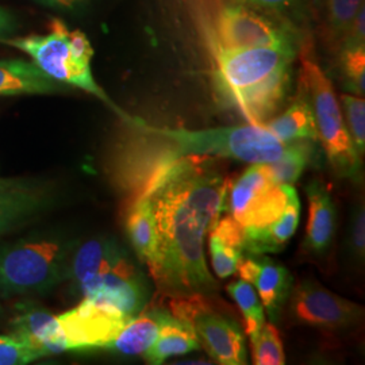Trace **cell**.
I'll return each mask as SVG.
<instances>
[{"instance_id": "obj_20", "label": "cell", "mask_w": 365, "mask_h": 365, "mask_svg": "<svg viewBox=\"0 0 365 365\" xmlns=\"http://www.w3.org/2000/svg\"><path fill=\"white\" fill-rule=\"evenodd\" d=\"M244 227L232 215L220 218L210 230L209 249L211 265L222 279L237 272L244 257Z\"/></svg>"}, {"instance_id": "obj_14", "label": "cell", "mask_w": 365, "mask_h": 365, "mask_svg": "<svg viewBox=\"0 0 365 365\" xmlns=\"http://www.w3.org/2000/svg\"><path fill=\"white\" fill-rule=\"evenodd\" d=\"M49 191L36 182H9L0 185V235L26 225L51 203Z\"/></svg>"}, {"instance_id": "obj_29", "label": "cell", "mask_w": 365, "mask_h": 365, "mask_svg": "<svg viewBox=\"0 0 365 365\" xmlns=\"http://www.w3.org/2000/svg\"><path fill=\"white\" fill-rule=\"evenodd\" d=\"M253 363L257 365H282L286 356L280 334L272 324H265L256 339L250 341Z\"/></svg>"}, {"instance_id": "obj_6", "label": "cell", "mask_w": 365, "mask_h": 365, "mask_svg": "<svg viewBox=\"0 0 365 365\" xmlns=\"http://www.w3.org/2000/svg\"><path fill=\"white\" fill-rule=\"evenodd\" d=\"M310 45L302 43L299 51L300 83L307 93L318 131L331 165L344 176H356L360 170V155L346 129L336 92L322 68L314 60Z\"/></svg>"}, {"instance_id": "obj_22", "label": "cell", "mask_w": 365, "mask_h": 365, "mask_svg": "<svg viewBox=\"0 0 365 365\" xmlns=\"http://www.w3.org/2000/svg\"><path fill=\"white\" fill-rule=\"evenodd\" d=\"M264 128L271 131L277 140H280L284 144L300 140H318L313 110L302 83L299 84V92L297 99L283 114L269 119L264 125Z\"/></svg>"}, {"instance_id": "obj_13", "label": "cell", "mask_w": 365, "mask_h": 365, "mask_svg": "<svg viewBox=\"0 0 365 365\" xmlns=\"http://www.w3.org/2000/svg\"><path fill=\"white\" fill-rule=\"evenodd\" d=\"M237 272L242 280L256 287L261 304L265 307L269 318L276 321L291 288V276L287 269L268 257H242Z\"/></svg>"}, {"instance_id": "obj_15", "label": "cell", "mask_w": 365, "mask_h": 365, "mask_svg": "<svg viewBox=\"0 0 365 365\" xmlns=\"http://www.w3.org/2000/svg\"><path fill=\"white\" fill-rule=\"evenodd\" d=\"M11 325L14 334L24 339L38 359L66 351L58 319L46 310L25 306L15 315Z\"/></svg>"}, {"instance_id": "obj_5", "label": "cell", "mask_w": 365, "mask_h": 365, "mask_svg": "<svg viewBox=\"0 0 365 365\" xmlns=\"http://www.w3.org/2000/svg\"><path fill=\"white\" fill-rule=\"evenodd\" d=\"M73 244L39 235L0 247V297L42 294L68 279Z\"/></svg>"}, {"instance_id": "obj_36", "label": "cell", "mask_w": 365, "mask_h": 365, "mask_svg": "<svg viewBox=\"0 0 365 365\" xmlns=\"http://www.w3.org/2000/svg\"><path fill=\"white\" fill-rule=\"evenodd\" d=\"M41 3L51 6V7H58V9H69L75 4L80 3L81 0H38Z\"/></svg>"}, {"instance_id": "obj_34", "label": "cell", "mask_w": 365, "mask_h": 365, "mask_svg": "<svg viewBox=\"0 0 365 365\" xmlns=\"http://www.w3.org/2000/svg\"><path fill=\"white\" fill-rule=\"evenodd\" d=\"M197 3V19L199 25L202 27L203 36H209L211 29H212V22L215 18V14L218 11L220 6L217 0H196Z\"/></svg>"}, {"instance_id": "obj_21", "label": "cell", "mask_w": 365, "mask_h": 365, "mask_svg": "<svg viewBox=\"0 0 365 365\" xmlns=\"http://www.w3.org/2000/svg\"><path fill=\"white\" fill-rule=\"evenodd\" d=\"M200 342L195 329L187 319L167 313L152 346L144 353L149 364H163L173 356H182L197 351Z\"/></svg>"}, {"instance_id": "obj_32", "label": "cell", "mask_w": 365, "mask_h": 365, "mask_svg": "<svg viewBox=\"0 0 365 365\" xmlns=\"http://www.w3.org/2000/svg\"><path fill=\"white\" fill-rule=\"evenodd\" d=\"M229 1L244 4L264 13L274 14L288 21H292V18L298 14L300 3H302V0H229Z\"/></svg>"}, {"instance_id": "obj_10", "label": "cell", "mask_w": 365, "mask_h": 365, "mask_svg": "<svg viewBox=\"0 0 365 365\" xmlns=\"http://www.w3.org/2000/svg\"><path fill=\"white\" fill-rule=\"evenodd\" d=\"M66 351L105 349L130 321L117 309L83 299L78 307L57 317Z\"/></svg>"}, {"instance_id": "obj_30", "label": "cell", "mask_w": 365, "mask_h": 365, "mask_svg": "<svg viewBox=\"0 0 365 365\" xmlns=\"http://www.w3.org/2000/svg\"><path fill=\"white\" fill-rule=\"evenodd\" d=\"M342 106L345 113V125L352 138L353 145L360 156L365 149V101L363 96L342 95Z\"/></svg>"}, {"instance_id": "obj_16", "label": "cell", "mask_w": 365, "mask_h": 365, "mask_svg": "<svg viewBox=\"0 0 365 365\" xmlns=\"http://www.w3.org/2000/svg\"><path fill=\"white\" fill-rule=\"evenodd\" d=\"M126 257V252L114 240H90L73 250L69 261L68 279L78 289L92 277L107 272Z\"/></svg>"}, {"instance_id": "obj_9", "label": "cell", "mask_w": 365, "mask_h": 365, "mask_svg": "<svg viewBox=\"0 0 365 365\" xmlns=\"http://www.w3.org/2000/svg\"><path fill=\"white\" fill-rule=\"evenodd\" d=\"M205 297L172 298L173 315L192 324L199 342L217 363L247 364L244 333L232 318L210 310Z\"/></svg>"}, {"instance_id": "obj_33", "label": "cell", "mask_w": 365, "mask_h": 365, "mask_svg": "<svg viewBox=\"0 0 365 365\" xmlns=\"http://www.w3.org/2000/svg\"><path fill=\"white\" fill-rule=\"evenodd\" d=\"M351 250L357 259L364 257L365 250V214L364 206L354 210L351 223Z\"/></svg>"}, {"instance_id": "obj_35", "label": "cell", "mask_w": 365, "mask_h": 365, "mask_svg": "<svg viewBox=\"0 0 365 365\" xmlns=\"http://www.w3.org/2000/svg\"><path fill=\"white\" fill-rule=\"evenodd\" d=\"M16 29V22L14 19L13 15L0 7V42L4 39L10 38Z\"/></svg>"}, {"instance_id": "obj_2", "label": "cell", "mask_w": 365, "mask_h": 365, "mask_svg": "<svg viewBox=\"0 0 365 365\" xmlns=\"http://www.w3.org/2000/svg\"><path fill=\"white\" fill-rule=\"evenodd\" d=\"M119 119L122 129L111 150L108 175L130 202L148 194L161 175L184 158L226 157L271 164L287 148L268 129L252 123L187 130L157 128L129 114Z\"/></svg>"}, {"instance_id": "obj_4", "label": "cell", "mask_w": 365, "mask_h": 365, "mask_svg": "<svg viewBox=\"0 0 365 365\" xmlns=\"http://www.w3.org/2000/svg\"><path fill=\"white\" fill-rule=\"evenodd\" d=\"M1 43L26 53L33 63L53 80L91 93L108 106L118 117L128 115L95 81L91 68L93 49L83 31L69 30L61 19H52L49 33L45 36L7 38Z\"/></svg>"}, {"instance_id": "obj_25", "label": "cell", "mask_w": 365, "mask_h": 365, "mask_svg": "<svg viewBox=\"0 0 365 365\" xmlns=\"http://www.w3.org/2000/svg\"><path fill=\"white\" fill-rule=\"evenodd\" d=\"M312 143L307 140L288 143L282 157L274 163L267 164L274 182L292 185L299 179L312 156Z\"/></svg>"}, {"instance_id": "obj_3", "label": "cell", "mask_w": 365, "mask_h": 365, "mask_svg": "<svg viewBox=\"0 0 365 365\" xmlns=\"http://www.w3.org/2000/svg\"><path fill=\"white\" fill-rule=\"evenodd\" d=\"M300 46L211 51L218 98L249 123L264 126L287 98Z\"/></svg>"}, {"instance_id": "obj_8", "label": "cell", "mask_w": 365, "mask_h": 365, "mask_svg": "<svg viewBox=\"0 0 365 365\" xmlns=\"http://www.w3.org/2000/svg\"><path fill=\"white\" fill-rule=\"evenodd\" d=\"M292 188L274 182L267 164H255L227 191L229 215L245 230L260 229L282 215Z\"/></svg>"}, {"instance_id": "obj_31", "label": "cell", "mask_w": 365, "mask_h": 365, "mask_svg": "<svg viewBox=\"0 0 365 365\" xmlns=\"http://www.w3.org/2000/svg\"><path fill=\"white\" fill-rule=\"evenodd\" d=\"M37 359L38 356L26 342L14 333L11 336H0V365L27 364Z\"/></svg>"}, {"instance_id": "obj_19", "label": "cell", "mask_w": 365, "mask_h": 365, "mask_svg": "<svg viewBox=\"0 0 365 365\" xmlns=\"http://www.w3.org/2000/svg\"><path fill=\"white\" fill-rule=\"evenodd\" d=\"M309 222L306 229V247L315 253L325 252L336 232V207L327 187L318 180L309 184Z\"/></svg>"}, {"instance_id": "obj_26", "label": "cell", "mask_w": 365, "mask_h": 365, "mask_svg": "<svg viewBox=\"0 0 365 365\" xmlns=\"http://www.w3.org/2000/svg\"><path fill=\"white\" fill-rule=\"evenodd\" d=\"M227 292L233 298L237 306L240 307L244 322H245V331L250 341L257 337L261 329L265 325V317L261 304L260 298L256 294L255 288L245 280L233 282L227 286Z\"/></svg>"}, {"instance_id": "obj_18", "label": "cell", "mask_w": 365, "mask_h": 365, "mask_svg": "<svg viewBox=\"0 0 365 365\" xmlns=\"http://www.w3.org/2000/svg\"><path fill=\"white\" fill-rule=\"evenodd\" d=\"M66 86L49 78L33 61H0V96L49 95L66 91Z\"/></svg>"}, {"instance_id": "obj_24", "label": "cell", "mask_w": 365, "mask_h": 365, "mask_svg": "<svg viewBox=\"0 0 365 365\" xmlns=\"http://www.w3.org/2000/svg\"><path fill=\"white\" fill-rule=\"evenodd\" d=\"M168 312L152 309L138 314L125 325L115 339L105 349L115 351L126 356L144 354L156 341L160 327Z\"/></svg>"}, {"instance_id": "obj_11", "label": "cell", "mask_w": 365, "mask_h": 365, "mask_svg": "<svg viewBox=\"0 0 365 365\" xmlns=\"http://www.w3.org/2000/svg\"><path fill=\"white\" fill-rule=\"evenodd\" d=\"M78 291L83 299L114 307L130 318L141 313L148 302L144 276L129 256L107 272L92 277Z\"/></svg>"}, {"instance_id": "obj_28", "label": "cell", "mask_w": 365, "mask_h": 365, "mask_svg": "<svg viewBox=\"0 0 365 365\" xmlns=\"http://www.w3.org/2000/svg\"><path fill=\"white\" fill-rule=\"evenodd\" d=\"M321 4L327 34L330 38L339 41L364 6V0H321Z\"/></svg>"}, {"instance_id": "obj_1", "label": "cell", "mask_w": 365, "mask_h": 365, "mask_svg": "<svg viewBox=\"0 0 365 365\" xmlns=\"http://www.w3.org/2000/svg\"><path fill=\"white\" fill-rule=\"evenodd\" d=\"M227 191V180L211 157H188L145 194L152 199L156 220V262L150 274L165 297L206 295L218 288L207 268L205 241L221 217Z\"/></svg>"}, {"instance_id": "obj_7", "label": "cell", "mask_w": 365, "mask_h": 365, "mask_svg": "<svg viewBox=\"0 0 365 365\" xmlns=\"http://www.w3.org/2000/svg\"><path fill=\"white\" fill-rule=\"evenodd\" d=\"M209 51L249 49L302 45V36L292 21L227 1L220 6L206 39Z\"/></svg>"}, {"instance_id": "obj_23", "label": "cell", "mask_w": 365, "mask_h": 365, "mask_svg": "<svg viewBox=\"0 0 365 365\" xmlns=\"http://www.w3.org/2000/svg\"><path fill=\"white\" fill-rule=\"evenodd\" d=\"M126 230L135 253L150 271L156 262L157 255L156 220L150 196H138L131 200Z\"/></svg>"}, {"instance_id": "obj_27", "label": "cell", "mask_w": 365, "mask_h": 365, "mask_svg": "<svg viewBox=\"0 0 365 365\" xmlns=\"http://www.w3.org/2000/svg\"><path fill=\"white\" fill-rule=\"evenodd\" d=\"M339 66L345 88L356 96H364L365 43H339Z\"/></svg>"}, {"instance_id": "obj_17", "label": "cell", "mask_w": 365, "mask_h": 365, "mask_svg": "<svg viewBox=\"0 0 365 365\" xmlns=\"http://www.w3.org/2000/svg\"><path fill=\"white\" fill-rule=\"evenodd\" d=\"M300 218V203L295 188L288 196L287 205L282 215L260 229H244V253L262 255L274 253L284 248L289 238L297 232Z\"/></svg>"}, {"instance_id": "obj_12", "label": "cell", "mask_w": 365, "mask_h": 365, "mask_svg": "<svg viewBox=\"0 0 365 365\" xmlns=\"http://www.w3.org/2000/svg\"><path fill=\"white\" fill-rule=\"evenodd\" d=\"M292 317L302 324L325 329H339L356 324L363 310L359 304L341 298L315 282H302L289 302Z\"/></svg>"}]
</instances>
